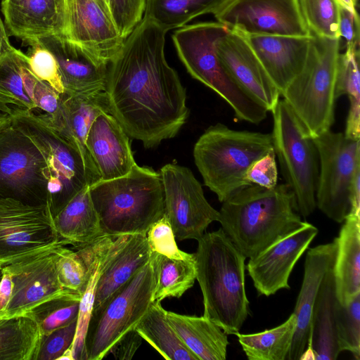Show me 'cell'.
Listing matches in <instances>:
<instances>
[{
    "label": "cell",
    "instance_id": "30",
    "mask_svg": "<svg viewBox=\"0 0 360 360\" xmlns=\"http://www.w3.org/2000/svg\"><path fill=\"white\" fill-rule=\"evenodd\" d=\"M89 186L81 190L53 217L58 236L75 249L104 235L90 196Z\"/></svg>",
    "mask_w": 360,
    "mask_h": 360
},
{
    "label": "cell",
    "instance_id": "29",
    "mask_svg": "<svg viewBox=\"0 0 360 360\" xmlns=\"http://www.w3.org/2000/svg\"><path fill=\"white\" fill-rule=\"evenodd\" d=\"M168 321L184 345L199 360H225L227 334L205 316L167 311Z\"/></svg>",
    "mask_w": 360,
    "mask_h": 360
},
{
    "label": "cell",
    "instance_id": "18",
    "mask_svg": "<svg viewBox=\"0 0 360 360\" xmlns=\"http://www.w3.org/2000/svg\"><path fill=\"white\" fill-rule=\"evenodd\" d=\"M318 232L315 226L305 221L296 231L250 258L246 268L259 295L269 297L290 289V274Z\"/></svg>",
    "mask_w": 360,
    "mask_h": 360
},
{
    "label": "cell",
    "instance_id": "1",
    "mask_svg": "<svg viewBox=\"0 0 360 360\" xmlns=\"http://www.w3.org/2000/svg\"><path fill=\"white\" fill-rule=\"evenodd\" d=\"M166 33L143 18L108 65L110 114L146 148L174 137L189 115L186 89L165 58Z\"/></svg>",
    "mask_w": 360,
    "mask_h": 360
},
{
    "label": "cell",
    "instance_id": "37",
    "mask_svg": "<svg viewBox=\"0 0 360 360\" xmlns=\"http://www.w3.org/2000/svg\"><path fill=\"white\" fill-rule=\"evenodd\" d=\"M222 0H145L143 18L167 32L194 18L212 13Z\"/></svg>",
    "mask_w": 360,
    "mask_h": 360
},
{
    "label": "cell",
    "instance_id": "26",
    "mask_svg": "<svg viewBox=\"0 0 360 360\" xmlns=\"http://www.w3.org/2000/svg\"><path fill=\"white\" fill-rule=\"evenodd\" d=\"M102 113H110L105 91L86 94L65 92L61 94L59 117L50 127L75 147L87 162L94 164L86 150V139L92 123Z\"/></svg>",
    "mask_w": 360,
    "mask_h": 360
},
{
    "label": "cell",
    "instance_id": "16",
    "mask_svg": "<svg viewBox=\"0 0 360 360\" xmlns=\"http://www.w3.org/2000/svg\"><path fill=\"white\" fill-rule=\"evenodd\" d=\"M58 246L27 255L1 268L11 274L13 288L0 319L29 314L53 300H80V295L66 290L60 282L56 266V248Z\"/></svg>",
    "mask_w": 360,
    "mask_h": 360
},
{
    "label": "cell",
    "instance_id": "19",
    "mask_svg": "<svg viewBox=\"0 0 360 360\" xmlns=\"http://www.w3.org/2000/svg\"><path fill=\"white\" fill-rule=\"evenodd\" d=\"M217 56L231 79L255 102L272 112L281 94L246 39L229 30L217 43Z\"/></svg>",
    "mask_w": 360,
    "mask_h": 360
},
{
    "label": "cell",
    "instance_id": "32",
    "mask_svg": "<svg viewBox=\"0 0 360 360\" xmlns=\"http://www.w3.org/2000/svg\"><path fill=\"white\" fill-rule=\"evenodd\" d=\"M32 72L27 55L14 49L0 57V87L11 94L24 110L39 112L37 102L44 86Z\"/></svg>",
    "mask_w": 360,
    "mask_h": 360
},
{
    "label": "cell",
    "instance_id": "25",
    "mask_svg": "<svg viewBox=\"0 0 360 360\" xmlns=\"http://www.w3.org/2000/svg\"><path fill=\"white\" fill-rule=\"evenodd\" d=\"M336 252L335 239L307 251L303 280L292 312L297 319L296 330L287 360L300 359L307 349L313 307L326 274L334 266Z\"/></svg>",
    "mask_w": 360,
    "mask_h": 360
},
{
    "label": "cell",
    "instance_id": "35",
    "mask_svg": "<svg viewBox=\"0 0 360 360\" xmlns=\"http://www.w3.org/2000/svg\"><path fill=\"white\" fill-rule=\"evenodd\" d=\"M150 262L154 278L152 302H161L168 297L179 298L195 283V259H171L151 252Z\"/></svg>",
    "mask_w": 360,
    "mask_h": 360
},
{
    "label": "cell",
    "instance_id": "46",
    "mask_svg": "<svg viewBox=\"0 0 360 360\" xmlns=\"http://www.w3.org/2000/svg\"><path fill=\"white\" fill-rule=\"evenodd\" d=\"M145 0H110L109 9L115 23L127 38L143 18Z\"/></svg>",
    "mask_w": 360,
    "mask_h": 360
},
{
    "label": "cell",
    "instance_id": "8",
    "mask_svg": "<svg viewBox=\"0 0 360 360\" xmlns=\"http://www.w3.org/2000/svg\"><path fill=\"white\" fill-rule=\"evenodd\" d=\"M11 121L33 141L45 159L49 175L48 205L53 217L81 190L101 179L94 164L37 115L18 110Z\"/></svg>",
    "mask_w": 360,
    "mask_h": 360
},
{
    "label": "cell",
    "instance_id": "7",
    "mask_svg": "<svg viewBox=\"0 0 360 360\" xmlns=\"http://www.w3.org/2000/svg\"><path fill=\"white\" fill-rule=\"evenodd\" d=\"M340 41L312 35L302 70L281 95L312 138L330 130L335 121Z\"/></svg>",
    "mask_w": 360,
    "mask_h": 360
},
{
    "label": "cell",
    "instance_id": "39",
    "mask_svg": "<svg viewBox=\"0 0 360 360\" xmlns=\"http://www.w3.org/2000/svg\"><path fill=\"white\" fill-rule=\"evenodd\" d=\"M304 22L311 35L340 39L339 0H298Z\"/></svg>",
    "mask_w": 360,
    "mask_h": 360
},
{
    "label": "cell",
    "instance_id": "51",
    "mask_svg": "<svg viewBox=\"0 0 360 360\" xmlns=\"http://www.w3.org/2000/svg\"><path fill=\"white\" fill-rule=\"evenodd\" d=\"M0 110L13 115L18 110H24L21 104L8 92L0 87Z\"/></svg>",
    "mask_w": 360,
    "mask_h": 360
},
{
    "label": "cell",
    "instance_id": "48",
    "mask_svg": "<svg viewBox=\"0 0 360 360\" xmlns=\"http://www.w3.org/2000/svg\"><path fill=\"white\" fill-rule=\"evenodd\" d=\"M339 32L340 39L345 41V49L359 51L360 22L356 10L340 4L339 15Z\"/></svg>",
    "mask_w": 360,
    "mask_h": 360
},
{
    "label": "cell",
    "instance_id": "55",
    "mask_svg": "<svg viewBox=\"0 0 360 360\" xmlns=\"http://www.w3.org/2000/svg\"><path fill=\"white\" fill-rule=\"evenodd\" d=\"M103 1H104L107 4V5L108 6V7H109V1H110V0H103Z\"/></svg>",
    "mask_w": 360,
    "mask_h": 360
},
{
    "label": "cell",
    "instance_id": "38",
    "mask_svg": "<svg viewBox=\"0 0 360 360\" xmlns=\"http://www.w3.org/2000/svg\"><path fill=\"white\" fill-rule=\"evenodd\" d=\"M359 51L345 49L338 57L335 98L347 96L349 112L344 134L346 137L360 140V73Z\"/></svg>",
    "mask_w": 360,
    "mask_h": 360
},
{
    "label": "cell",
    "instance_id": "27",
    "mask_svg": "<svg viewBox=\"0 0 360 360\" xmlns=\"http://www.w3.org/2000/svg\"><path fill=\"white\" fill-rule=\"evenodd\" d=\"M333 268L326 274L320 285L312 309L308 345L300 360H335L342 352L336 333L338 299Z\"/></svg>",
    "mask_w": 360,
    "mask_h": 360
},
{
    "label": "cell",
    "instance_id": "11",
    "mask_svg": "<svg viewBox=\"0 0 360 360\" xmlns=\"http://www.w3.org/2000/svg\"><path fill=\"white\" fill-rule=\"evenodd\" d=\"M49 177L41 152L11 118L0 127V198L48 205Z\"/></svg>",
    "mask_w": 360,
    "mask_h": 360
},
{
    "label": "cell",
    "instance_id": "4",
    "mask_svg": "<svg viewBox=\"0 0 360 360\" xmlns=\"http://www.w3.org/2000/svg\"><path fill=\"white\" fill-rule=\"evenodd\" d=\"M89 193L103 234H146L165 214L161 176L151 167L136 163L122 176L91 184Z\"/></svg>",
    "mask_w": 360,
    "mask_h": 360
},
{
    "label": "cell",
    "instance_id": "53",
    "mask_svg": "<svg viewBox=\"0 0 360 360\" xmlns=\"http://www.w3.org/2000/svg\"><path fill=\"white\" fill-rule=\"evenodd\" d=\"M339 1L342 4L345 5L346 6L349 7V8L352 10H356V8L354 7L352 1V0H339Z\"/></svg>",
    "mask_w": 360,
    "mask_h": 360
},
{
    "label": "cell",
    "instance_id": "5",
    "mask_svg": "<svg viewBox=\"0 0 360 360\" xmlns=\"http://www.w3.org/2000/svg\"><path fill=\"white\" fill-rule=\"evenodd\" d=\"M272 149L271 133L235 130L217 123L199 137L193 158L204 185L223 202L252 185L246 179L249 167Z\"/></svg>",
    "mask_w": 360,
    "mask_h": 360
},
{
    "label": "cell",
    "instance_id": "28",
    "mask_svg": "<svg viewBox=\"0 0 360 360\" xmlns=\"http://www.w3.org/2000/svg\"><path fill=\"white\" fill-rule=\"evenodd\" d=\"M343 222L333 270L337 299L347 304L360 294V215L349 213Z\"/></svg>",
    "mask_w": 360,
    "mask_h": 360
},
{
    "label": "cell",
    "instance_id": "33",
    "mask_svg": "<svg viewBox=\"0 0 360 360\" xmlns=\"http://www.w3.org/2000/svg\"><path fill=\"white\" fill-rule=\"evenodd\" d=\"M161 302L150 304L135 330L167 360H199L182 342L170 325Z\"/></svg>",
    "mask_w": 360,
    "mask_h": 360
},
{
    "label": "cell",
    "instance_id": "22",
    "mask_svg": "<svg viewBox=\"0 0 360 360\" xmlns=\"http://www.w3.org/2000/svg\"><path fill=\"white\" fill-rule=\"evenodd\" d=\"M67 0H2L10 35L29 44L41 37L65 35Z\"/></svg>",
    "mask_w": 360,
    "mask_h": 360
},
{
    "label": "cell",
    "instance_id": "52",
    "mask_svg": "<svg viewBox=\"0 0 360 360\" xmlns=\"http://www.w3.org/2000/svg\"><path fill=\"white\" fill-rule=\"evenodd\" d=\"M14 49L9 41L6 27L0 17V57L12 51Z\"/></svg>",
    "mask_w": 360,
    "mask_h": 360
},
{
    "label": "cell",
    "instance_id": "54",
    "mask_svg": "<svg viewBox=\"0 0 360 360\" xmlns=\"http://www.w3.org/2000/svg\"><path fill=\"white\" fill-rule=\"evenodd\" d=\"M352 3H353L354 7L356 8V7L358 6L359 0H352Z\"/></svg>",
    "mask_w": 360,
    "mask_h": 360
},
{
    "label": "cell",
    "instance_id": "23",
    "mask_svg": "<svg viewBox=\"0 0 360 360\" xmlns=\"http://www.w3.org/2000/svg\"><path fill=\"white\" fill-rule=\"evenodd\" d=\"M86 148L101 180L122 176L136 164L129 136L110 113H102L95 119L86 136Z\"/></svg>",
    "mask_w": 360,
    "mask_h": 360
},
{
    "label": "cell",
    "instance_id": "3",
    "mask_svg": "<svg viewBox=\"0 0 360 360\" xmlns=\"http://www.w3.org/2000/svg\"><path fill=\"white\" fill-rule=\"evenodd\" d=\"M196 279L202 297L203 316L227 335L239 332L249 315L245 288L246 257L221 228L198 240Z\"/></svg>",
    "mask_w": 360,
    "mask_h": 360
},
{
    "label": "cell",
    "instance_id": "15",
    "mask_svg": "<svg viewBox=\"0 0 360 360\" xmlns=\"http://www.w3.org/2000/svg\"><path fill=\"white\" fill-rule=\"evenodd\" d=\"M243 34L311 37L298 0H222L212 13Z\"/></svg>",
    "mask_w": 360,
    "mask_h": 360
},
{
    "label": "cell",
    "instance_id": "49",
    "mask_svg": "<svg viewBox=\"0 0 360 360\" xmlns=\"http://www.w3.org/2000/svg\"><path fill=\"white\" fill-rule=\"evenodd\" d=\"M142 338L134 329L123 336L112 347L110 353L119 360L131 359L141 344Z\"/></svg>",
    "mask_w": 360,
    "mask_h": 360
},
{
    "label": "cell",
    "instance_id": "20",
    "mask_svg": "<svg viewBox=\"0 0 360 360\" xmlns=\"http://www.w3.org/2000/svg\"><path fill=\"white\" fill-rule=\"evenodd\" d=\"M36 42L54 56L59 68L65 92L86 94L105 91L108 65L86 51L63 35H50Z\"/></svg>",
    "mask_w": 360,
    "mask_h": 360
},
{
    "label": "cell",
    "instance_id": "40",
    "mask_svg": "<svg viewBox=\"0 0 360 360\" xmlns=\"http://www.w3.org/2000/svg\"><path fill=\"white\" fill-rule=\"evenodd\" d=\"M335 324L338 341L341 352H350L360 359V294L349 303L335 307Z\"/></svg>",
    "mask_w": 360,
    "mask_h": 360
},
{
    "label": "cell",
    "instance_id": "31",
    "mask_svg": "<svg viewBox=\"0 0 360 360\" xmlns=\"http://www.w3.org/2000/svg\"><path fill=\"white\" fill-rule=\"evenodd\" d=\"M151 251L146 234L131 235L122 250L107 266L99 279L93 309L102 304L117 290L147 264Z\"/></svg>",
    "mask_w": 360,
    "mask_h": 360
},
{
    "label": "cell",
    "instance_id": "41",
    "mask_svg": "<svg viewBox=\"0 0 360 360\" xmlns=\"http://www.w3.org/2000/svg\"><path fill=\"white\" fill-rule=\"evenodd\" d=\"M79 300L58 299L49 301L29 314L37 321L42 337L77 319Z\"/></svg>",
    "mask_w": 360,
    "mask_h": 360
},
{
    "label": "cell",
    "instance_id": "6",
    "mask_svg": "<svg viewBox=\"0 0 360 360\" xmlns=\"http://www.w3.org/2000/svg\"><path fill=\"white\" fill-rule=\"evenodd\" d=\"M229 30L217 21L186 25L174 32L172 40L179 59L192 77L223 98L237 119L257 124L266 119L268 111L231 79L217 53V41Z\"/></svg>",
    "mask_w": 360,
    "mask_h": 360
},
{
    "label": "cell",
    "instance_id": "10",
    "mask_svg": "<svg viewBox=\"0 0 360 360\" xmlns=\"http://www.w3.org/2000/svg\"><path fill=\"white\" fill-rule=\"evenodd\" d=\"M154 278L149 262L93 309L85 337L86 360H101L136 326L151 303Z\"/></svg>",
    "mask_w": 360,
    "mask_h": 360
},
{
    "label": "cell",
    "instance_id": "43",
    "mask_svg": "<svg viewBox=\"0 0 360 360\" xmlns=\"http://www.w3.org/2000/svg\"><path fill=\"white\" fill-rule=\"evenodd\" d=\"M146 236L151 252L171 259H195L194 254L185 252L178 248L172 228L165 214L150 226Z\"/></svg>",
    "mask_w": 360,
    "mask_h": 360
},
{
    "label": "cell",
    "instance_id": "17",
    "mask_svg": "<svg viewBox=\"0 0 360 360\" xmlns=\"http://www.w3.org/2000/svg\"><path fill=\"white\" fill-rule=\"evenodd\" d=\"M64 36L108 65L119 53L126 39L103 0H67Z\"/></svg>",
    "mask_w": 360,
    "mask_h": 360
},
{
    "label": "cell",
    "instance_id": "45",
    "mask_svg": "<svg viewBox=\"0 0 360 360\" xmlns=\"http://www.w3.org/2000/svg\"><path fill=\"white\" fill-rule=\"evenodd\" d=\"M77 320L43 336L35 360H58L72 345L76 333Z\"/></svg>",
    "mask_w": 360,
    "mask_h": 360
},
{
    "label": "cell",
    "instance_id": "34",
    "mask_svg": "<svg viewBox=\"0 0 360 360\" xmlns=\"http://www.w3.org/2000/svg\"><path fill=\"white\" fill-rule=\"evenodd\" d=\"M41 338L29 314L0 319V360H35Z\"/></svg>",
    "mask_w": 360,
    "mask_h": 360
},
{
    "label": "cell",
    "instance_id": "21",
    "mask_svg": "<svg viewBox=\"0 0 360 360\" xmlns=\"http://www.w3.org/2000/svg\"><path fill=\"white\" fill-rule=\"evenodd\" d=\"M240 34V33H239ZM281 95L302 70L311 37L243 34Z\"/></svg>",
    "mask_w": 360,
    "mask_h": 360
},
{
    "label": "cell",
    "instance_id": "56",
    "mask_svg": "<svg viewBox=\"0 0 360 360\" xmlns=\"http://www.w3.org/2000/svg\"><path fill=\"white\" fill-rule=\"evenodd\" d=\"M0 279H1V272H0Z\"/></svg>",
    "mask_w": 360,
    "mask_h": 360
},
{
    "label": "cell",
    "instance_id": "47",
    "mask_svg": "<svg viewBox=\"0 0 360 360\" xmlns=\"http://www.w3.org/2000/svg\"><path fill=\"white\" fill-rule=\"evenodd\" d=\"M246 179L251 184L265 188L277 185L278 169L274 149L251 165L246 173Z\"/></svg>",
    "mask_w": 360,
    "mask_h": 360
},
{
    "label": "cell",
    "instance_id": "50",
    "mask_svg": "<svg viewBox=\"0 0 360 360\" xmlns=\"http://www.w3.org/2000/svg\"><path fill=\"white\" fill-rule=\"evenodd\" d=\"M0 279V317L6 311L10 302L13 283L11 274L1 269Z\"/></svg>",
    "mask_w": 360,
    "mask_h": 360
},
{
    "label": "cell",
    "instance_id": "12",
    "mask_svg": "<svg viewBox=\"0 0 360 360\" xmlns=\"http://www.w3.org/2000/svg\"><path fill=\"white\" fill-rule=\"evenodd\" d=\"M313 139L319 158L316 207L342 223L349 212L352 188L360 175V140L330 130Z\"/></svg>",
    "mask_w": 360,
    "mask_h": 360
},
{
    "label": "cell",
    "instance_id": "2",
    "mask_svg": "<svg viewBox=\"0 0 360 360\" xmlns=\"http://www.w3.org/2000/svg\"><path fill=\"white\" fill-rule=\"evenodd\" d=\"M219 212L221 229L249 259L305 224L285 183L270 188L248 186L224 201Z\"/></svg>",
    "mask_w": 360,
    "mask_h": 360
},
{
    "label": "cell",
    "instance_id": "24",
    "mask_svg": "<svg viewBox=\"0 0 360 360\" xmlns=\"http://www.w3.org/2000/svg\"><path fill=\"white\" fill-rule=\"evenodd\" d=\"M130 236L104 234L88 245L75 249L86 264L88 278L79 300L76 333L71 347L73 360H86L85 337L99 279L111 260L124 246Z\"/></svg>",
    "mask_w": 360,
    "mask_h": 360
},
{
    "label": "cell",
    "instance_id": "36",
    "mask_svg": "<svg viewBox=\"0 0 360 360\" xmlns=\"http://www.w3.org/2000/svg\"><path fill=\"white\" fill-rule=\"evenodd\" d=\"M297 326L294 313L282 324L262 332L235 335L249 360H286Z\"/></svg>",
    "mask_w": 360,
    "mask_h": 360
},
{
    "label": "cell",
    "instance_id": "42",
    "mask_svg": "<svg viewBox=\"0 0 360 360\" xmlns=\"http://www.w3.org/2000/svg\"><path fill=\"white\" fill-rule=\"evenodd\" d=\"M56 266L61 285L82 296L87 282V267L77 250L61 245L56 248Z\"/></svg>",
    "mask_w": 360,
    "mask_h": 360
},
{
    "label": "cell",
    "instance_id": "14",
    "mask_svg": "<svg viewBox=\"0 0 360 360\" xmlns=\"http://www.w3.org/2000/svg\"><path fill=\"white\" fill-rule=\"evenodd\" d=\"M164 194L165 216L179 240H198L219 212L205 197L202 185L186 167L169 163L160 172Z\"/></svg>",
    "mask_w": 360,
    "mask_h": 360
},
{
    "label": "cell",
    "instance_id": "44",
    "mask_svg": "<svg viewBox=\"0 0 360 360\" xmlns=\"http://www.w3.org/2000/svg\"><path fill=\"white\" fill-rule=\"evenodd\" d=\"M27 55L28 64L33 74L40 80L51 85L58 93L63 94L65 89L61 80L57 61L46 48L32 42Z\"/></svg>",
    "mask_w": 360,
    "mask_h": 360
},
{
    "label": "cell",
    "instance_id": "13",
    "mask_svg": "<svg viewBox=\"0 0 360 360\" xmlns=\"http://www.w3.org/2000/svg\"><path fill=\"white\" fill-rule=\"evenodd\" d=\"M67 243L60 238L49 205L0 198V271L18 259Z\"/></svg>",
    "mask_w": 360,
    "mask_h": 360
},
{
    "label": "cell",
    "instance_id": "9",
    "mask_svg": "<svg viewBox=\"0 0 360 360\" xmlns=\"http://www.w3.org/2000/svg\"><path fill=\"white\" fill-rule=\"evenodd\" d=\"M271 112L276 157L285 184L295 195L298 212L307 217L316 207L319 158L316 144L283 99L278 101Z\"/></svg>",
    "mask_w": 360,
    "mask_h": 360
}]
</instances>
